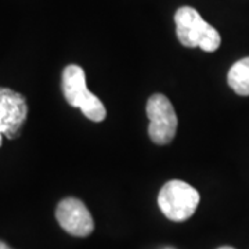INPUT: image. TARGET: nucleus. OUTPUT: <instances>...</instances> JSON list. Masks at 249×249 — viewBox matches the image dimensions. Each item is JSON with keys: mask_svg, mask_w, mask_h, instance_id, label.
Wrapping results in <instances>:
<instances>
[{"mask_svg": "<svg viewBox=\"0 0 249 249\" xmlns=\"http://www.w3.org/2000/svg\"><path fill=\"white\" fill-rule=\"evenodd\" d=\"M176 35L180 43L186 47H199L201 50L212 53L220 46V34L209 25L199 13L193 7H180L175 14Z\"/></svg>", "mask_w": 249, "mask_h": 249, "instance_id": "nucleus-1", "label": "nucleus"}, {"mask_svg": "<svg viewBox=\"0 0 249 249\" xmlns=\"http://www.w3.org/2000/svg\"><path fill=\"white\" fill-rule=\"evenodd\" d=\"M199 194L196 188L181 180H170L160 188L158 205L162 213L173 222L190 219L198 208Z\"/></svg>", "mask_w": 249, "mask_h": 249, "instance_id": "nucleus-2", "label": "nucleus"}, {"mask_svg": "<svg viewBox=\"0 0 249 249\" xmlns=\"http://www.w3.org/2000/svg\"><path fill=\"white\" fill-rule=\"evenodd\" d=\"M147 115L150 119L148 134L152 142L158 145L172 142L178 130V116L169 98L160 93L152 94L147 103Z\"/></svg>", "mask_w": 249, "mask_h": 249, "instance_id": "nucleus-3", "label": "nucleus"}, {"mask_svg": "<svg viewBox=\"0 0 249 249\" xmlns=\"http://www.w3.org/2000/svg\"><path fill=\"white\" fill-rule=\"evenodd\" d=\"M27 100L22 94L6 88H0V132L10 140L21 134L27 121Z\"/></svg>", "mask_w": 249, "mask_h": 249, "instance_id": "nucleus-4", "label": "nucleus"}, {"mask_svg": "<svg viewBox=\"0 0 249 249\" xmlns=\"http://www.w3.org/2000/svg\"><path fill=\"white\" fill-rule=\"evenodd\" d=\"M55 217L64 231L73 237H88L94 230L89 209L78 198H65L55 209Z\"/></svg>", "mask_w": 249, "mask_h": 249, "instance_id": "nucleus-5", "label": "nucleus"}, {"mask_svg": "<svg viewBox=\"0 0 249 249\" xmlns=\"http://www.w3.org/2000/svg\"><path fill=\"white\" fill-rule=\"evenodd\" d=\"M61 88L64 97L73 108H80L93 96V93L86 88V76L83 68L75 64L64 68Z\"/></svg>", "mask_w": 249, "mask_h": 249, "instance_id": "nucleus-6", "label": "nucleus"}, {"mask_svg": "<svg viewBox=\"0 0 249 249\" xmlns=\"http://www.w3.org/2000/svg\"><path fill=\"white\" fill-rule=\"evenodd\" d=\"M227 82L237 94L249 96V57L232 65L227 73Z\"/></svg>", "mask_w": 249, "mask_h": 249, "instance_id": "nucleus-7", "label": "nucleus"}, {"mask_svg": "<svg viewBox=\"0 0 249 249\" xmlns=\"http://www.w3.org/2000/svg\"><path fill=\"white\" fill-rule=\"evenodd\" d=\"M0 249H11V248H10L9 245L6 244V242H3V241H0Z\"/></svg>", "mask_w": 249, "mask_h": 249, "instance_id": "nucleus-8", "label": "nucleus"}, {"mask_svg": "<svg viewBox=\"0 0 249 249\" xmlns=\"http://www.w3.org/2000/svg\"><path fill=\"white\" fill-rule=\"evenodd\" d=\"M219 249H234V248H231V247H222V248H219Z\"/></svg>", "mask_w": 249, "mask_h": 249, "instance_id": "nucleus-9", "label": "nucleus"}, {"mask_svg": "<svg viewBox=\"0 0 249 249\" xmlns=\"http://www.w3.org/2000/svg\"><path fill=\"white\" fill-rule=\"evenodd\" d=\"M1 134H3V133L0 132V147H1V142H3V140H1Z\"/></svg>", "mask_w": 249, "mask_h": 249, "instance_id": "nucleus-10", "label": "nucleus"}]
</instances>
